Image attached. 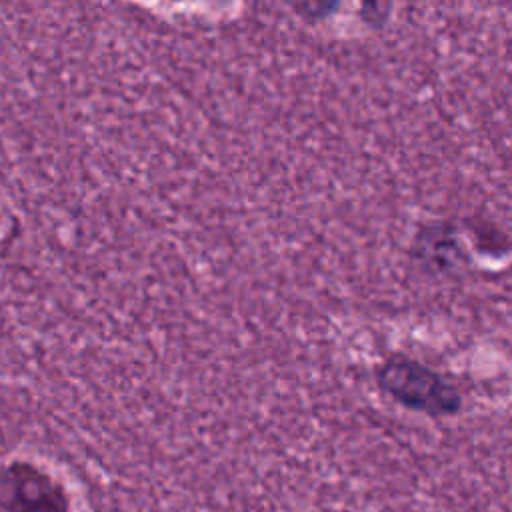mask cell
Wrapping results in <instances>:
<instances>
[{
	"mask_svg": "<svg viewBox=\"0 0 512 512\" xmlns=\"http://www.w3.org/2000/svg\"><path fill=\"white\" fill-rule=\"evenodd\" d=\"M380 386L398 402L428 414H452L460 398L438 374L418 362L394 358L378 370Z\"/></svg>",
	"mask_w": 512,
	"mask_h": 512,
	"instance_id": "7a4b0ae2",
	"label": "cell"
},
{
	"mask_svg": "<svg viewBox=\"0 0 512 512\" xmlns=\"http://www.w3.org/2000/svg\"><path fill=\"white\" fill-rule=\"evenodd\" d=\"M0 512H78L68 484L48 468L14 458L0 464Z\"/></svg>",
	"mask_w": 512,
	"mask_h": 512,
	"instance_id": "6da1fadb",
	"label": "cell"
}]
</instances>
